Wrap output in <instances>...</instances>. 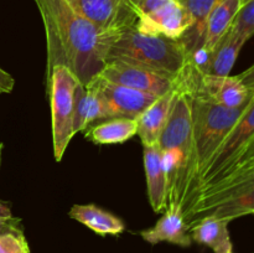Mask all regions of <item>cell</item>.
Masks as SVG:
<instances>
[{"instance_id":"11","label":"cell","mask_w":254,"mask_h":253,"mask_svg":"<svg viewBox=\"0 0 254 253\" xmlns=\"http://www.w3.org/2000/svg\"><path fill=\"white\" fill-rule=\"evenodd\" d=\"M189 230L190 227L184 217L183 207L180 205H173L164 211V215L153 227L140 231V236L150 245L169 242L188 248L192 243Z\"/></svg>"},{"instance_id":"28","label":"cell","mask_w":254,"mask_h":253,"mask_svg":"<svg viewBox=\"0 0 254 253\" xmlns=\"http://www.w3.org/2000/svg\"><path fill=\"white\" fill-rule=\"evenodd\" d=\"M225 253H233V250H231V251H227V252H225Z\"/></svg>"},{"instance_id":"19","label":"cell","mask_w":254,"mask_h":253,"mask_svg":"<svg viewBox=\"0 0 254 253\" xmlns=\"http://www.w3.org/2000/svg\"><path fill=\"white\" fill-rule=\"evenodd\" d=\"M138 133L136 118L117 117L104 123L91 126L87 128L86 138L99 145L121 144L129 140Z\"/></svg>"},{"instance_id":"15","label":"cell","mask_w":254,"mask_h":253,"mask_svg":"<svg viewBox=\"0 0 254 253\" xmlns=\"http://www.w3.org/2000/svg\"><path fill=\"white\" fill-rule=\"evenodd\" d=\"M228 221L213 215L198 218L190 226V237L192 242L211 248L215 253H225L233 250L228 232Z\"/></svg>"},{"instance_id":"7","label":"cell","mask_w":254,"mask_h":253,"mask_svg":"<svg viewBox=\"0 0 254 253\" xmlns=\"http://www.w3.org/2000/svg\"><path fill=\"white\" fill-rule=\"evenodd\" d=\"M191 24L190 16L179 0H166L151 11L136 16L134 27L141 34L180 40Z\"/></svg>"},{"instance_id":"20","label":"cell","mask_w":254,"mask_h":253,"mask_svg":"<svg viewBox=\"0 0 254 253\" xmlns=\"http://www.w3.org/2000/svg\"><path fill=\"white\" fill-rule=\"evenodd\" d=\"M254 211V184L246 186L233 193L227 200L216 205L207 215L217 216L231 222L232 220L246 215H252ZM205 217V216H203Z\"/></svg>"},{"instance_id":"25","label":"cell","mask_w":254,"mask_h":253,"mask_svg":"<svg viewBox=\"0 0 254 253\" xmlns=\"http://www.w3.org/2000/svg\"><path fill=\"white\" fill-rule=\"evenodd\" d=\"M21 221H17V222L9 223V225H0V232H4V231H16V230H22L21 227Z\"/></svg>"},{"instance_id":"4","label":"cell","mask_w":254,"mask_h":253,"mask_svg":"<svg viewBox=\"0 0 254 253\" xmlns=\"http://www.w3.org/2000/svg\"><path fill=\"white\" fill-rule=\"evenodd\" d=\"M51 104L52 144L56 161H61L74 136V92L79 81L67 67L55 66L46 74Z\"/></svg>"},{"instance_id":"12","label":"cell","mask_w":254,"mask_h":253,"mask_svg":"<svg viewBox=\"0 0 254 253\" xmlns=\"http://www.w3.org/2000/svg\"><path fill=\"white\" fill-rule=\"evenodd\" d=\"M179 86L169 91L168 93L159 96L136 118V121H138V133H136V135L140 138L143 146H154L158 144L159 135L163 131L166 121L169 118L171 104H173L174 98H175Z\"/></svg>"},{"instance_id":"5","label":"cell","mask_w":254,"mask_h":253,"mask_svg":"<svg viewBox=\"0 0 254 253\" xmlns=\"http://www.w3.org/2000/svg\"><path fill=\"white\" fill-rule=\"evenodd\" d=\"M185 83L191 96L227 108H241L254 99V67L237 76H213L192 67Z\"/></svg>"},{"instance_id":"23","label":"cell","mask_w":254,"mask_h":253,"mask_svg":"<svg viewBox=\"0 0 254 253\" xmlns=\"http://www.w3.org/2000/svg\"><path fill=\"white\" fill-rule=\"evenodd\" d=\"M14 87V77L0 67V93H11Z\"/></svg>"},{"instance_id":"17","label":"cell","mask_w":254,"mask_h":253,"mask_svg":"<svg viewBox=\"0 0 254 253\" xmlns=\"http://www.w3.org/2000/svg\"><path fill=\"white\" fill-rule=\"evenodd\" d=\"M68 216L101 236H117L126 230V225L121 218L92 203L73 205Z\"/></svg>"},{"instance_id":"9","label":"cell","mask_w":254,"mask_h":253,"mask_svg":"<svg viewBox=\"0 0 254 253\" xmlns=\"http://www.w3.org/2000/svg\"><path fill=\"white\" fill-rule=\"evenodd\" d=\"M74 10L103 29L124 31L134 26L135 16L127 0H67Z\"/></svg>"},{"instance_id":"27","label":"cell","mask_w":254,"mask_h":253,"mask_svg":"<svg viewBox=\"0 0 254 253\" xmlns=\"http://www.w3.org/2000/svg\"><path fill=\"white\" fill-rule=\"evenodd\" d=\"M248 1H251V0H240V2H241V5H243V4H246V2H248Z\"/></svg>"},{"instance_id":"13","label":"cell","mask_w":254,"mask_h":253,"mask_svg":"<svg viewBox=\"0 0 254 253\" xmlns=\"http://www.w3.org/2000/svg\"><path fill=\"white\" fill-rule=\"evenodd\" d=\"M143 160L149 202L154 212L161 213L168 208V180L161 163V151L156 145L144 146Z\"/></svg>"},{"instance_id":"24","label":"cell","mask_w":254,"mask_h":253,"mask_svg":"<svg viewBox=\"0 0 254 253\" xmlns=\"http://www.w3.org/2000/svg\"><path fill=\"white\" fill-rule=\"evenodd\" d=\"M17 221L21 220L12 216L9 203L0 201V225H9V223L17 222Z\"/></svg>"},{"instance_id":"1","label":"cell","mask_w":254,"mask_h":253,"mask_svg":"<svg viewBox=\"0 0 254 253\" xmlns=\"http://www.w3.org/2000/svg\"><path fill=\"white\" fill-rule=\"evenodd\" d=\"M35 2L46 36L47 73L55 66L67 67L86 86L108 62L109 51L123 31L98 26L67 0Z\"/></svg>"},{"instance_id":"22","label":"cell","mask_w":254,"mask_h":253,"mask_svg":"<svg viewBox=\"0 0 254 253\" xmlns=\"http://www.w3.org/2000/svg\"><path fill=\"white\" fill-rule=\"evenodd\" d=\"M0 253H30L24 230L0 232Z\"/></svg>"},{"instance_id":"14","label":"cell","mask_w":254,"mask_h":253,"mask_svg":"<svg viewBox=\"0 0 254 253\" xmlns=\"http://www.w3.org/2000/svg\"><path fill=\"white\" fill-rule=\"evenodd\" d=\"M107 118L113 116L94 86L78 83L74 92V133L86 130L93 122Z\"/></svg>"},{"instance_id":"3","label":"cell","mask_w":254,"mask_h":253,"mask_svg":"<svg viewBox=\"0 0 254 253\" xmlns=\"http://www.w3.org/2000/svg\"><path fill=\"white\" fill-rule=\"evenodd\" d=\"M118 60L164 76L185 81L193 61L180 40L141 34L134 26L124 30L112 46L108 61Z\"/></svg>"},{"instance_id":"2","label":"cell","mask_w":254,"mask_h":253,"mask_svg":"<svg viewBox=\"0 0 254 253\" xmlns=\"http://www.w3.org/2000/svg\"><path fill=\"white\" fill-rule=\"evenodd\" d=\"M253 101V99H252ZM252 101H250V103ZM248 103V104H250ZM247 106L227 108L191 96V163L181 207L185 211L198 178L242 119Z\"/></svg>"},{"instance_id":"8","label":"cell","mask_w":254,"mask_h":253,"mask_svg":"<svg viewBox=\"0 0 254 253\" xmlns=\"http://www.w3.org/2000/svg\"><path fill=\"white\" fill-rule=\"evenodd\" d=\"M89 83L98 91L107 107L111 111L113 118L127 117V118H138L159 96L108 83L106 81L94 77ZM88 84V83H87Z\"/></svg>"},{"instance_id":"16","label":"cell","mask_w":254,"mask_h":253,"mask_svg":"<svg viewBox=\"0 0 254 253\" xmlns=\"http://www.w3.org/2000/svg\"><path fill=\"white\" fill-rule=\"evenodd\" d=\"M190 16L191 24L180 41L185 45L191 57L197 54L203 44L206 22L211 10L220 0H179Z\"/></svg>"},{"instance_id":"21","label":"cell","mask_w":254,"mask_h":253,"mask_svg":"<svg viewBox=\"0 0 254 253\" xmlns=\"http://www.w3.org/2000/svg\"><path fill=\"white\" fill-rule=\"evenodd\" d=\"M230 31L238 39L247 42L254 34V0L241 5L231 24Z\"/></svg>"},{"instance_id":"18","label":"cell","mask_w":254,"mask_h":253,"mask_svg":"<svg viewBox=\"0 0 254 253\" xmlns=\"http://www.w3.org/2000/svg\"><path fill=\"white\" fill-rule=\"evenodd\" d=\"M245 44L243 40L238 39L228 30L227 34L216 45L205 63L196 69L213 76H230L231 69L235 66L240 51Z\"/></svg>"},{"instance_id":"10","label":"cell","mask_w":254,"mask_h":253,"mask_svg":"<svg viewBox=\"0 0 254 253\" xmlns=\"http://www.w3.org/2000/svg\"><path fill=\"white\" fill-rule=\"evenodd\" d=\"M240 7V0H220L213 6L207 17V22H206L202 47L192 57L195 68H200L205 63L216 45L227 34Z\"/></svg>"},{"instance_id":"6","label":"cell","mask_w":254,"mask_h":253,"mask_svg":"<svg viewBox=\"0 0 254 253\" xmlns=\"http://www.w3.org/2000/svg\"><path fill=\"white\" fill-rule=\"evenodd\" d=\"M96 77L108 83L129 87L155 96H163L184 82V79L171 78L158 72L118 60H111L107 62Z\"/></svg>"},{"instance_id":"26","label":"cell","mask_w":254,"mask_h":253,"mask_svg":"<svg viewBox=\"0 0 254 253\" xmlns=\"http://www.w3.org/2000/svg\"><path fill=\"white\" fill-rule=\"evenodd\" d=\"M2 150H4V144L0 143V166H1L2 163Z\"/></svg>"},{"instance_id":"29","label":"cell","mask_w":254,"mask_h":253,"mask_svg":"<svg viewBox=\"0 0 254 253\" xmlns=\"http://www.w3.org/2000/svg\"><path fill=\"white\" fill-rule=\"evenodd\" d=\"M127 1H128V0H127Z\"/></svg>"}]
</instances>
